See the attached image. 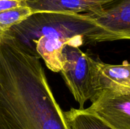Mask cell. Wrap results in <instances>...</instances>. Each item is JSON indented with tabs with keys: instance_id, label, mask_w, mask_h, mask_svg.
<instances>
[{
	"instance_id": "1",
	"label": "cell",
	"mask_w": 130,
	"mask_h": 129,
	"mask_svg": "<svg viewBox=\"0 0 130 129\" xmlns=\"http://www.w3.org/2000/svg\"><path fill=\"white\" fill-rule=\"evenodd\" d=\"M39 59L8 31L0 34V129H69Z\"/></svg>"
},
{
	"instance_id": "2",
	"label": "cell",
	"mask_w": 130,
	"mask_h": 129,
	"mask_svg": "<svg viewBox=\"0 0 130 129\" xmlns=\"http://www.w3.org/2000/svg\"><path fill=\"white\" fill-rule=\"evenodd\" d=\"M97 29L92 18L86 13L38 12L31 14L8 31L25 46L43 36L79 48L89 44V39Z\"/></svg>"
},
{
	"instance_id": "3",
	"label": "cell",
	"mask_w": 130,
	"mask_h": 129,
	"mask_svg": "<svg viewBox=\"0 0 130 129\" xmlns=\"http://www.w3.org/2000/svg\"><path fill=\"white\" fill-rule=\"evenodd\" d=\"M90 16L98 27L90 43L130 40V0H112Z\"/></svg>"
},
{
	"instance_id": "4",
	"label": "cell",
	"mask_w": 130,
	"mask_h": 129,
	"mask_svg": "<svg viewBox=\"0 0 130 129\" xmlns=\"http://www.w3.org/2000/svg\"><path fill=\"white\" fill-rule=\"evenodd\" d=\"M88 55L79 47L69 45L65 46L62 51L63 65L60 72L81 110L85 108V103L95 96L91 83Z\"/></svg>"
},
{
	"instance_id": "5",
	"label": "cell",
	"mask_w": 130,
	"mask_h": 129,
	"mask_svg": "<svg viewBox=\"0 0 130 129\" xmlns=\"http://www.w3.org/2000/svg\"><path fill=\"white\" fill-rule=\"evenodd\" d=\"M85 110L96 115L112 129H130V91L104 90L91 100Z\"/></svg>"
},
{
	"instance_id": "6",
	"label": "cell",
	"mask_w": 130,
	"mask_h": 129,
	"mask_svg": "<svg viewBox=\"0 0 130 129\" xmlns=\"http://www.w3.org/2000/svg\"><path fill=\"white\" fill-rule=\"evenodd\" d=\"M88 62L95 96L104 90L129 92L130 62L124 61L119 64H108L90 55H88Z\"/></svg>"
},
{
	"instance_id": "7",
	"label": "cell",
	"mask_w": 130,
	"mask_h": 129,
	"mask_svg": "<svg viewBox=\"0 0 130 129\" xmlns=\"http://www.w3.org/2000/svg\"><path fill=\"white\" fill-rule=\"evenodd\" d=\"M112 0H25L32 13L60 12L92 13Z\"/></svg>"
},
{
	"instance_id": "8",
	"label": "cell",
	"mask_w": 130,
	"mask_h": 129,
	"mask_svg": "<svg viewBox=\"0 0 130 129\" xmlns=\"http://www.w3.org/2000/svg\"><path fill=\"white\" fill-rule=\"evenodd\" d=\"M63 113L69 129H112L85 108L81 110L71 108Z\"/></svg>"
},
{
	"instance_id": "9",
	"label": "cell",
	"mask_w": 130,
	"mask_h": 129,
	"mask_svg": "<svg viewBox=\"0 0 130 129\" xmlns=\"http://www.w3.org/2000/svg\"><path fill=\"white\" fill-rule=\"evenodd\" d=\"M31 14L30 9L25 5L0 13V34L20 24Z\"/></svg>"
},
{
	"instance_id": "10",
	"label": "cell",
	"mask_w": 130,
	"mask_h": 129,
	"mask_svg": "<svg viewBox=\"0 0 130 129\" xmlns=\"http://www.w3.org/2000/svg\"><path fill=\"white\" fill-rule=\"evenodd\" d=\"M25 0H0V13L25 5Z\"/></svg>"
}]
</instances>
